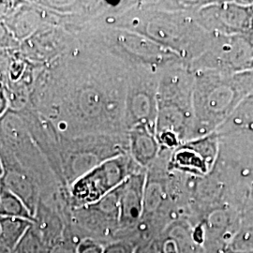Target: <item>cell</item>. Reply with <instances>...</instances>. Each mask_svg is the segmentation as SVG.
Listing matches in <instances>:
<instances>
[{
    "label": "cell",
    "instance_id": "cell-16",
    "mask_svg": "<svg viewBox=\"0 0 253 253\" xmlns=\"http://www.w3.org/2000/svg\"><path fill=\"white\" fill-rule=\"evenodd\" d=\"M0 217H19L34 221L24 202L0 184Z\"/></svg>",
    "mask_w": 253,
    "mask_h": 253
},
{
    "label": "cell",
    "instance_id": "cell-15",
    "mask_svg": "<svg viewBox=\"0 0 253 253\" xmlns=\"http://www.w3.org/2000/svg\"><path fill=\"white\" fill-rule=\"evenodd\" d=\"M32 222L31 220L19 217L0 218V238L10 253L26 234L27 229L31 226Z\"/></svg>",
    "mask_w": 253,
    "mask_h": 253
},
{
    "label": "cell",
    "instance_id": "cell-3",
    "mask_svg": "<svg viewBox=\"0 0 253 253\" xmlns=\"http://www.w3.org/2000/svg\"><path fill=\"white\" fill-rule=\"evenodd\" d=\"M193 125L190 140L216 132L253 90V71L227 74L194 71Z\"/></svg>",
    "mask_w": 253,
    "mask_h": 253
},
{
    "label": "cell",
    "instance_id": "cell-4",
    "mask_svg": "<svg viewBox=\"0 0 253 253\" xmlns=\"http://www.w3.org/2000/svg\"><path fill=\"white\" fill-rule=\"evenodd\" d=\"M194 73L178 63L159 73L156 136L162 151L172 152L190 141L193 125Z\"/></svg>",
    "mask_w": 253,
    "mask_h": 253
},
{
    "label": "cell",
    "instance_id": "cell-19",
    "mask_svg": "<svg viewBox=\"0 0 253 253\" xmlns=\"http://www.w3.org/2000/svg\"><path fill=\"white\" fill-rule=\"evenodd\" d=\"M104 244L92 238H83L77 247L76 253H103Z\"/></svg>",
    "mask_w": 253,
    "mask_h": 253
},
{
    "label": "cell",
    "instance_id": "cell-20",
    "mask_svg": "<svg viewBox=\"0 0 253 253\" xmlns=\"http://www.w3.org/2000/svg\"><path fill=\"white\" fill-rule=\"evenodd\" d=\"M9 103L8 94H7L5 84L3 82L0 81V118L3 117L8 112Z\"/></svg>",
    "mask_w": 253,
    "mask_h": 253
},
{
    "label": "cell",
    "instance_id": "cell-18",
    "mask_svg": "<svg viewBox=\"0 0 253 253\" xmlns=\"http://www.w3.org/2000/svg\"><path fill=\"white\" fill-rule=\"evenodd\" d=\"M135 250V246L131 242L124 239H118L112 240L104 245L103 253H134Z\"/></svg>",
    "mask_w": 253,
    "mask_h": 253
},
{
    "label": "cell",
    "instance_id": "cell-14",
    "mask_svg": "<svg viewBox=\"0 0 253 253\" xmlns=\"http://www.w3.org/2000/svg\"><path fill=\"white\" fill-rule=\"evenodd\" d=\"M196 245L190 231L183 225H172L163 238L159 253H196Z\"/></svg>",
    "mask_w": 253,
    "mask_h": 253
},
{
    "label": "cell",
    "instance_id": "cell-17",
    "mask_svg": "<svg viewBox=\"0 0 253 253\" xmlns=\"http://www.w3.org/2000/svg\"><path fill=\"white\" fill-rule=\"evenodd\" d=\"M52 252L53 249L37 231L32 222L31 226L27 229L26 234L10 253H51Z\"/></svg>",
    "mask_w": 253,
    "mask_h": 253
},
{
    "label": "cell",
    "instance_id": "cell-8",
    "mask_svg": "<svg viewBox=\"0 0 253 253\" xmlns=\"http://www.w3.org/2000/svg\"><path fill=\"white\" fill-rule=\"evenodd\" d=\"M194 71L210 70L227 74L253 71V42L250 31L243 34H212L207 51L189 65Z\"/></svg>",
    "mask_w": 253,
    "mask_h": 253
},
{
    "label": "cell",
    "instance_id": "cell-1",
    "mask_svg": "<svg viewBox=\"0 0 253 253\" xmlns=\"http://www.w3.org/2000/svg\"><path fill=\"white\" fill-rule=\"evenodd\" d=\"M72 50L42 74L32 103L62 137L127 135L125 100L128 66L93 46Z\"/></svg>",
    "mask_w": 253,
    "mask_h": 253
},
{
    "label": "cell",
    "instance_id": "cell-6",
    "mask_svg": "<svg viewBox=\"0 0 253 253\" xmlns=\"http://www.w3.org/2000/svg\"><path fill=\"white\" fill-rule=\"evenodd\" d=\"M141 168L128 152L104 161L75 181L68 190L71 209L84 208L107 196Z\"/></svg>",
    "mask_w": 253,
    "mask_h": 253
},
{
    "label": "cell",
    "instance_id": "cell-21",
    "mask_svg": "<svg viewBox=\"0 0 253 253\" xmlns=\"http://www.w3.org/2000/svg\"><path fill=\"white\" fill-rule=\"evenodd\" d=\"M157 253L156 251H152L150 249H146V248H138L136 249L135 253Z\"/></svg>",
    "mask_w": 253,
    "mask_h": 253
},
{
    "label": "cell",
    "instance_id": "cell-2",
    "mask_svg": "<svg viewBox=\"0 0 253 253\" xmlns=\"http://www.w3.org/2000/svg\"><path fill=\"white\" fill-rule=\"evenodd\" d=\"M189 9H149L127 11L109 22L112 28L138 33L173 52L187 65L204 54L212 34L202 27Z\"/></svg>",
    "mask_w": 253,
    "mask_h": 253
},
{
    "label": "cell",
    "instance_id": "cell-11",
    "mask_svg": "<svg viewBox=\"0 0 253 253\" xmlns=\"http://www.w3.org/2000/svg\"><path fill=\"white\" fill-rule=\"evenodd\" d=\"M216 133L220 150L237 156H253V90Z\"/></svg>",
    "mask_w": 253,
    "mask_h": 253
},
{
    "label": "cell",
    "instance_id": "cell-23",
    "mask_svg": "<svg viewBox=\"0 0 253 253\" xmlns=\"http://www.w3.org/2000/svg\"><path fill=\"white\" fill-rule=\"evenodd\" d=\"M3 174H4V169H3V164H2L1 159H0V184H1V181L3 178Z\"/></svg>",
    "mask_w": 253,
    "mask_h": 253
},
{
    "label": "cell",
    "instance_id": "cell-24",
    "mask_svg": "<svg viewBox=\"0 0 253 253\" xmlns=\"http://www.w3.org/2000/svg\"><path fill=\"white\" fill-rule=\"evenodd\" d=\"M251 31H253V19H252V30Z\"/></svg>",
    "mask_w": 253,
    "mask_h": 253
},
{
    "label": "cell",
    "instance_id": "cell-25",
    "mask_svg": "<svg viewBox=\"0 0 253 253\" xmlns=\"http://www.w3.org/2000/svg\"><path fill=\"white\" fill-rule=\"evenodd\" d=\"M0 218H1V217H0Z\"/></svg>",
    "mask_w": 253,
    "mask_h": 253
},
{
    "label": "cell",
    "instance_id": "cell-9",
    "mask_svg": "<svg viewBox=\"0 0 253 253\" xmlns=\"http://www.w3.org/2000/svg\"><path fill=\"white\" fill-rule=\"evenodd\" d=\"M253 2H212L196 10L201 26L211 34H243L252 30Z\"/></svg>",
    "mask_w": 253,
    "mask_h": 253
},
{
    "label": "cell",
    "instance_id": "cell-7",
    "mask_svg": "<svg viewBox=\"0 0 253 253\" xmlns=\"http://www.w3.org/2000/svg\"><path fill=\"white\" fill-rule=\"evenodd\" d=\"M159 73L141 66H128L125 100L126 133L135 128L156 132Z\"/></svg>",
    "mask_w": 253,
    "mask_h": 253
},
{
    "label": "cell",
    "instance_id": "cell-22",
    "mask_svg": "<svg viewBox=\"0 0 253 253\" xmlns=\"http://www.w3.org/2000/svg\"><path fill=\"white\" fill-rule=\"evenodd\" d=\"M0 253H10L9 250L6 248V246L3 244L1 238H0Z\"/></svg>",
    "mask_w": 253,
    "mask_h": 253
},
{
    "label": "cell",
    "instance_id": "cell-5",
    "mask_svg": "<svg viewBox=\"0 0 253 253\" xmlns=\"http://www.w3.org/2000/svg\"><path fill=\"white\" fill-rule=\"evenodd\" d=\"M58 137L59 146L55 149L49 165L60 186L66 190L104 161L128 152V140L126 135Z\"/></svg>",
    "mask_w": 253,
    "mask_h": 253
},
{
    "label": "cell",
    "instance_id": "cell-10",
    "mask_svg": "<svg viewBox=\"0 0 253 253\" xmlns=\"http://www.w3.org/2000/svg\"><path fill=\"white\" fill-rule=\"evenodd\" d=\"M219 154L216 132L185 142L169 155L168 169L197 176L207 175L214 167Z\"/></svg>",
    "mask_w": 253,
    "mask_h": 253
},
{
    "label": "cell",
    "instance_id": "cell-13",
    "mask_svg": "<svg viewBox=\"0 0 253 253\" xmlns=\"http://www.w3.org/2000/svg\"><path fill=\"white\" fill-rule=\"evenodd\" d=\"M128 153L143 169L150 167L160 157L162 148L156 132L147 128H135L127 132Z\"/></svg>",
    "mask_w": 253,
    "mask_h": 253
},
{
    "label": "cell",
    "instance_id": "cell-12",
    "mask_svg": "<svg viewBox=\"0 0 253 253\" xmlns=\"http://www.w3.org/2000/svg\"><path fill=\"white\" fill-rule=\"evenodd\" d=\"M145 183L146 170L141 169L118 188L119 231L134 226L143 217Z\"/></svg>",
    "mask_w": 253,
    "mask_h": 253
}]
</instances>
